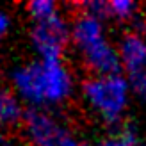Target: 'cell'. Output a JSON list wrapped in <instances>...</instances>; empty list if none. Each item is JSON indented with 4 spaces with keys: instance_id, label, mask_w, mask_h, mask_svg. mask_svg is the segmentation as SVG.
<instances>
[{
    "instance_id": "1",
    "label": "cell",
    "mask_w": 146,
    "mask_h": 146,
    "mask_svg": "<svg viewBox=\"0 0 146 146\" xmlns=\"http://www.w3.org/2000/svg\"><path fill=\"white\" fill-rule=\"evenodd\" d=\"M13 93L41 111V107L62 104L73 91V77L62 61H32L18 66L11 75Z\"/></svg>"
},
{
    "instance_id": "2",
    "label": "cell",
    "mask_w": 146,
    "mask_h": 146,
    "mask_svg": "<svg viewBox=\"0 0 146 146\" xmlns=\"http://www.w3.org/2000/svg\"><path fill=\"white\" fill-rule=\"evenodd\" d=\"M84 94L109 123H114L127 104V82L119 75L94 77L84 82Z\"/></svg>"
},
{
    "instance_id": "3",
    "label": "cell",
    "mask_w": 146,
    "mask_h": 146,
    "mask_svg": "<svg viewBox=\"0 0 146 146\" xmlns=\"http://www.w3.org/2000/svg\"><path fill=\"white\" fill-rule=\"evenodd\" d=\"M71 41L70 27L61 14L32 23L31 43L34 52L43 61H61Z\"/></svg>"
},
{
    "instance_id": "4",
    "label": "cell",
    "mask_w": 146,
    "mask_h": 146,
    "mask_svg": "<svg viewBox=\"0 0 146 146\" xmlns=\"http://www.w3.org/2000/svg\"><path fill=\"white\" fill-rule=\"evenodd\" d=\"M25 135L32 146H80L77 139L54 116L34 109L23 118Z\"/></svg>"
},
{
    "instance_id": "5",
    "label": "cell",
    "mask_w": 146,
    "mask_h": 146,
    "mask_svg": "<svg viewBox=\"0 0 146 146\" xmlns=\"http://www.w3.org/2000/svg\"><path fill=\"white\" fill-rule=\"evenodd\" d=\"M84 61L94 73H98L100 77H114L118 75L121 70V64L116 52L107 45L105 39L91 45L89 48L82 50Z\"/></svg>"
},
{
    "instance_id": "6",
    "label": "cell",
    "mask_w": 146,
    "mask_h": 146,
    "mask_svg": "<svg viewBox=\"0 0 146 146\" xmlns=\"http://www.w3.org/2000/svg\"><path fill=\"white\" fill-rule=\"evenodd\" d=\"M70 36H71V41L77 45V48L82 52V50L89 48L91 45L104 39L102 23L96 18H93L82 11L73 21V27L70 29Z\"/></svg>"
},
{
    "instance_id": "7",
    "label": "cell",
    "mask_w": 146,
    "mask_h": 146,
    "mask_svg": "<svg viewBox=\"0 0 146 146\" xmlns=\"http://www.w3.org/2000/svg\"><path fill=\"white\" fill-rule=\"evenodd\" d=\"M121 57L128 73L146 70V43L135 34H127L121 39Z\"/></svg>"
},
{
    "instance_id": "8",
    "label": "cell",
    "mask_w": 146,
    "mask_h": 146,
    "mask_svg": "<svg viewBox=\"0 0 146 146\" xmlns=\"http://www.w3.org/2000/svg\"><path fill=\"white\" fill-rule=\"evenodd\" d=\"M23 104L9 89H0V128L13 127L23 121Z\"/></svg>"
},
{
    "instance_id": "9",
    "label": "cell",
    "mask_w": 146,
    "mask_h": 146,
    "mask_svg": "<svg viewBox=\"0 0 146 146\" xmlns=\"http://www.w3.org/2000/svg\"><path fill=\"white\" fill-rule=\"evenodd\" d=\"M27 14L31 16L34 23H38V21L48 20L59 14V5L54 0H32L27 4Z\"/></svg>"
},
{
    "instance_id": "10",
    "label": "cell",
    "mask_w": 146,
    "mask_h": 146,
    "mask_svg": "<svg viewBox=\"0 0 146 146\" xmlns=\"http://www.w3.org/2000/svg\"><path fill=\"white\" fill-rule=\"evenodd\" d=\"M128 82H130V86H132L134 93L141 100L146 102V70L128 73Z\"/></svg>"
},
{
    "instance_id": "11",
    "label": "cell",
    "mask_w": 146,
    "mask_h": 146,
    "mask_svg": "<svg viewBox=\"0 0 146 146\" xmlns=\"http://www.w3.org/2000/svg\"><path fill=\"white\" fill-rule=\"evenodd\" d=\"M109 13H111V16H128L130 13L135 9V4L134 2H128V0H114V2H109Z\"/></svg>"
},
{
    "instance_id": "12",
    "label": "cell",
    "mask_w": 146,
    "mask_h": 146,
    "mask_svg": "<svg viewBox=\"0 0 146 146\" xmlns=\"http://www.w3.org/2000/svg\"><path fill=\"white\" fill-rule=\"evenodd\" d=\"M100 146H141L137 143V137L130 132V130H125L123 134H119L118 137H112L109 141H104Z\"/></svg>"
},
{
    "instance_id": "13",
    "label": "cell",
    "mask_w": 146,
    "mask_h": 146,
    "mask_svg": "<svg viewBox=\"0 0 146 146\" xmlns=\"http://www.w3.org/2000/svg\"><path fill=\"white\" fill-rule=\"evenodd\" d=\"M11 25H13V20H11V14L7 13L5 9L0 7V39H4L11 31Z\"/></svg>"
}]
</instances>
